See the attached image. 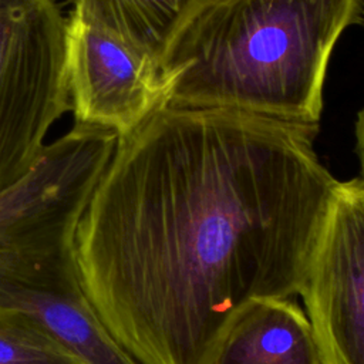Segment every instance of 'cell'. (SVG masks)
<instances>
[{"label":"cell","mask_w":364,"mask_h":364,"mask_svg":"<svg viewBox=\"0 0 364 364\" xmlns=\"http://www.w3.org/2000/svg\"><path fill=\"white\" fill-rule=\"evenodd\" d=\"M313 135L166 104L118 136L78 222L75 266L139 364H208L245 303L301 293L340 183Z\"/></svg>","instance_id":"obj_1"},{"label":"cell","mask_w":364,"mask_h":364,"mask_svg":"<svg viewBox=\"0 0 364 364\" xmlns=\"http://www.w3.org/2000/svg\"><path fill=\"white\" fill-rule=\"evenodd\" d=\"M358 0H206L169 47L166 104L316 132L331 51Z\"/></svg>","instance_id":"obj_2"},{"label":"cell","mask_w":364,"mask_h":364,"mask_svg":"<svg viewBox=\"0 0 364 364\" xmlns=\"http://www.w3.org/2000/svg\"><path fill=\"white\" fill-rule=\"evenodd\" d=\"M117 141L111 129L74 124L0 192V306L34 314L51 299L82 293L75 233Z\"/></svg>","instance_id":"obj_3"},{"label":"cell","mask_w":364,"mask_h":364,"mask_svg":"<svg viewBox=\"0 0 364 364\" xmlns=\"http://www.w3.org/2000/svg\"><path fill=\"white\" fill-rule=\"evenodd\" d=\"M67 20L54 0H0V192L36 165L70 109Z\"/></svg>","instance_id":"obj_4"},{"label":"cell","mask_w":364,"mask_h":364,"mask_svg":"<svg viewBox=\"0 0 364 364\" xmlns=\"http://www.w3.org/2000/svg\"><path fill=\"white\" fill-rule=\"evenodd\" d=\"M324 364H364V179L340 182L300 293Z\"/></svg>","instance_id":"obj_5"},{"label":"cell","mask_w":364,"mask_h":364,"mask_svg":"<svg viewBox=\"0 0 364 364\" xmlns=\"http://www.w3.org/2000/svg\"><path fill=\"white\" fill-rule=\"evenodd\" d=\"M67 82L75 124L127 135L166 105L161 70L71 14L67 20Z\"/></svg>","instance_id":"obj_6"},{"label":"cell","mask_w":364,"mask_h":364,"mask_svg":"<svg viewBox=\"0 0 364 364\" xmlns=\"http://www.w3.org/2000/svg\"><path fill=\"white\" fill-rule=\"evenodd\" d=\"M208 364H324L301 309L280 297L253 299L229 320Z\"/></svg>","instance_id":"obj_7"},{"label":"cell","mask_w":364,"mask_h":364,"mask_svg":"<svg viewBox=\"0 0 364 364\" xmlns=\"http://www.w3.org/2000/svg\"><path fill=\"white\" fill-rule=\"evenodd\" d=\"M206 0H73L71 14L161 70L173 40Z\"/></svg>","instance_id":"obj_8"},{"label":"cell","mask_w":364,"mask_h":364,"mask_svg":"<svg viewBox=\"0 0 364 364\" xmlns=\"http://www.w3.org/2000/svg\"><path fill=\"white\" fill-rule=\"evenodd\" d=\"M0 364H84L31 313L0 306Z\"/></svg>","instance_id":"obj_9"},{"label":"cell","mask_w":364,"mask_h":364,"mask_svg":"<svg viewBox=\"0 0 364 364\" xmlns=\"http://www.w3.org/2000/svg\"><path fill=\"white\" fill-rule=\"evenodd\" d=\"M355 136H357V152L361 164V172H363V179H364V108L360 111L357 117V124H355Z\"/></svg>","instance_id":"obj_10"},{"label":"cell","mask_w":364,"mask_h":364,"mask_svg":"<svg viewBox=\"0 0 364 364\" xmlns=\"http://www.w3.org/2000/svg\"><path fill=\"white\" fill-rule=\"evenodd\" d=\"M357 23L364 26V0H358V18Z\"/></svg>","instance_id":"obj_11"}]
</instances>
